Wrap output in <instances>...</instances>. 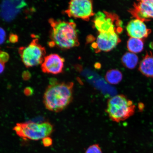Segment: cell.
I'll return each instance as SVG.
<instances>
[{
  "mask_svg": "<svg viewBox=\"0 0 153 153\" xmlns=\"http://www.w3.org/2000/svg\"><path fill=\"white\" fill-rule=\"evenodd\" d=\"M65 13L70 18L88 21L94 16L93 1L89 0H73L68 4Z\"/></svg>",
  "mask_w": 153,
  "mask_h": 153,
  "instance_id": "cell-8",
  "label": "cell"
},
{
  "mask_svg": "<svg viewBox=\"0 0 153 153\" xmlns=\"http://www.w3.org/2000/svg\"><path fill=\"white\" fill-rule=\"evenodd\" d=\"M93 22L98 33L113 31L119 34L123 31L122 21L114 13L99 11L94 15Z\"/></svg>",
  "mask_w": 153,
  "mask_h": 153,
  "instance_id": "cell-6",
  "label": "cell"
},
{
  "mask_svg": "<svg viewBox=\"0 0 153 153\" xmlns=\"http://www.w3.org/2000/svg\"><path fill=\"white\" fill-rule=\"evenodd\" d=\"M42 140L44 146L45 147L50 146L53 144V140L49 137H45Z\"/></svg>",
  "mask_w": 153,
  "mask_h": 153,
  "instance_id": "cell-19",
  "label": "cell"
},
{
  "mask_svg": "<svg viewBox=\"0 0 153 153\" xmlns=\"http://www.w3.org/2000/svg\"><path fill=\"white\" fill-rule=\"evenodd\" d=\"M13 130L21 138L37 141L51 135L53 127L49 122L39 123L28 122L17 123Z\"/></svg>",
  "mask_w": 153,
  "mask_h": 153,
  "instance_id": "cell-4",
  "label": "cell"
},
{
  "mask_svg": "<svg viewBox=\"0 0 153 153\" xmlns=\"http://www.w3.org/2000/svg\"><path fill=\"white\" fill-rule=\"evenodd\" d=\"M48 22L51 27V40L48 43L50 47L68 49L79 45L75 23L53 18L50 19Z\"/></svg>",
  "mask_w": 153,
  "mask_h": 153,
  "instance_id": "cell-2",
  "label": "cell"
},
{
  "mask_svg": "<svg viewBox=\"0 0 153 153\" xmlns=\"http://www.w3.org/2000/svg\"><path fill=\"white\" fill-rule=\"evenodd\" d=\"M24 93L26 96L29 97L33 94L34 91L33 89L31 87H27L24 89Z\"/></svg>",
  "mask_w": 153,
  "mask_h": 153,
  "instance_id": "cell-22",
  "label": "cell"
},
{
  "mask_svg": "<svg viewBox=\"0 0 153 153\" xmlns=\"http://www.w3.org/2000/svg\"><path fill=\"white\" fill-rule=\"evenodd\" d=\"M85 153H102V150L99 144L91 145L86 150Z\"/></svg>",
  "mask_w": 153,
  "mask_h": 153,
  "instance_id": "cell-17",
  "label": "cell"
},
{
  "mask_svg": "<svg viewBox=\"0 0 153 153\" xmlns=\"http://www.w3.org/2000/svg\"><path fill=\"white\" fill-rule=\"evenodd\" d=\"M88 42H92L91 47L96 53H99L112 50L121 42V39L117 32L109 31L98 33L96 38L89 37Z\"/></svg>",
  "mask_w": 153,
  "mask_h": 153,
  "instance_id": "cell-7",
  "label": "cell"
},
{
  "mask_svg": "<svg viewBox=\"0 0 153 153\" xmlns=\"http://www.w3.org/2000/svg\"><path fill=\"white\" fill-rule=\"evenodd\" d=\"M127 47L130 52L138 53L143 50L144 43L142 39L130 37L127 42Z\"/></svg>",
  "mask_w": 153,
  "mask_h": 153,
  "instance_id": "cell-15",
  "label": "cell"
},
{
  "mask_svg": "<svg viewBox=\"0 0 153 153\" xmlns=\"http://www.w3.org/2000/svg\"><path fill=\"white\" fill-rule=\"evenodd\" d=\"M26 5L24 1H3L0 6V16L6 21H11Z\"/></svg>",
  "mask_w": 153,
  "mask_h": 153,
  "instance_id": "cell-11",
  "label": "cell"
},
{
  "mask_svg": "<svg viewBox=\"0 0 153 153\" xmlns=\"http://www.w3.org/2000/svg\"><path fill=\"white\" fill-rule=\"evenodd\" d=\"M128 12L135 19L143 22L153 19V0H142L134 3Z\"/></svg>",
  "mask_w": 153,
  "mask_h": 153,
  "instance_id": "cell-9",
  "label": "cell"
},
{
  "mask_svg": "<svg viewBox=\"0 0 153 153\" xmlns=\"http://www.w3.org/2000/svg\"><path fill=\"white\" fill-rule=\"evenodd\" d=\"M18 51L22 62L27 68L42 64L46 54L45 48L37 38H34L26 46L20 47Z\"/></svg>",
  "mask_w": 153,
  "mask_h": 153,
  "instance_id": "cell-5",
  "label": "cell"
},
{
  "mask_svg": "<svg viewBox=\"0 0 153 153\" xmlns=\"http://www.w3.org/2000/svg\"><path fill=\"white\" fill-rule=\"evenodd\" d=\"M65 59L56 53H52L45 57L41 64L44 73L57 74L62 73L64 68Z\"/></svg>",
  "mask_w": 153,
  "mask_h": 153,
  "instance_id": "cell-10",
  "label": "cell"
},
{
  "mask_svg": "<svg viewBox=\"0 0 153 153\" xmlns=\"http://www.w3.org/2000/svg\"><path fill=\"white\" fill-rule=\"evenodd\" d=\"M135 106L133 101L123 94L114 96L109 99L106 112L112 121H124L134 114Z\"/></svg>",
  "mask_w": 153,
  "mask_h": 153,
  "instance_id": "cell-3",
  "label": "cell"
},
{
  "mask_svg": "<svg viewBox=\"0 0 153 153\" xmlns=\"http://www.w3.org/2000/svg\"><path fill=\"white\" fill-rule=\"evenodd\" d=\"M144 22L137 19L130 21L126 28L128 35L130 37L141 39L148 37L152 30L147 27Z\"/></svg>",
  "mask_w": 153,
  "mask_h": 153,
  "instance_id": "cell-12",
  "label": "cell"
},
{
  "mask_svg": "<svg viewBox=\"0 0 153 153\" xmlns=\"http://www.w3.org/2000/svg\"><path fill=\"white\" fill-rule=\"evenodd\" d=\"M19 37L16 34L11 33L9 36V41L11 43H15L18 42Z\"/></svg>",
  "mask_w": 153,
  "mask_h": 153,
  "instance_id": "cell-21",
  "label": "cell"
},
{
  "mask_svg": "<svg viewBox=\"0 0 153 153\" xmlns=\"http://www.w3.org/2000/svg\"><path fill=\"white\" fill-rule=\"evenodd\" d=\"M139 62L138 56L136 53L127 52L124 53L122 58V62L123 65L130 69L135 68Z\"/></svg>",
  "mask_w": 153,
  "mask_h": 153,
  "instance_id": "cell-14",
  "label": "cell"
},
{
  "mask_svg": "<svg viewBox=\"0 0 153 153\" xmlns=\"http://www.w3.org/2000/svg\"><path fill=\"white\" fill-rule=\"evenodd\" d=\"M139 70L146 77L153 78V53L151 51H147L140 63Z\"/></svg>",
  "mask_w": 153,
  "mask_h": 153,
  "instance_id": "cell-13",
  "label": "cell"
},
{
  "mask_svg": "<svg viewBox=\"0 0 153 153\" xmlns=\"http://www.w3.org/2000/svg\"><path fill=\"white\" fill-rule=\"evenodd\" d=\"M6 33L3 28L0 27V45L4 43L5 40Z\"/></svg>",
  "mask_w": 153,
  "mask_h": 153,
  "instance_id": "cell-20",
  "label": "cell"
},
{
  "mask_svg": "<svg viewBox=\"0 0 153 153\" xmlns=\"http://www.w3.org/2000/svg\"><path fill=\"white\" fill-rule=\"evenodd\" d=\"M105 79L109 83L116 85L120 83L123 79L122 72L117 69L108 71L105 76Z\"/></svg>",
  "mask_w": 153,
  "mask_h": 153,
  "instance_id": "cell-16",
  "label": "cell"
},
{
  "mask_svg": "<svg viewBox=\"0 0 153 153\" xmlns=\"http://www.w3.org/2000/svg\"><path fill=\"white\" fill-rule=\"evenodd\" d=\"M9 55L8 53L0 50V62L5 64L8 62Z\"/></svg>",
  "mask_w": 153,
  "mask_h": 153,
  "instance_id": "cell-18",
  "label": "cell"
},
{
  "mask_svg": "<svg viewBox=\"0 0 153 153\" xmlns=\"http://www.w3.org/2000/svg\"><path fill=\"white\" fill-rule=\"evenodd\" d=\"M74 86L73 82L51 80L43 95V102L45 108L56 113L65 110L73 99Z\"/></svg>",
  "mask_w": 153,
  "mask_h": 153,
  "instance_id": "cell-1",
  "label": "cell"
},
{
  "mask_svg": "<svg viewBox=\"0 0 153 153\" xmlns=\"http://www.w3.org/2000/svg\"><path fill=\"white\" fill-rule=\"evenodd\" d=\"M5 69V64L0 62V74L2 73Z\"/></svg>",
  "mask_w": 153,
  "mask_h": 153,
  "instance_id": "cell-24",
  "label": "cell"
},
{
  "mask_svg": "<svg viewBox=\"0 0 153 153\" xmlns=\"http://www.w3.org/2000/svg\"><path fill=\"white\" fill-rule=\"evenodd\" d=\"M22 78L25 81H27L29 79L31 76V74L28 71H24L22 74Z\"/></svg>",
  "mask_w": 153,
  "mask_h": 153,
  "instance_id": "cell-23",
  "label": "cell"
}]
</instances>
